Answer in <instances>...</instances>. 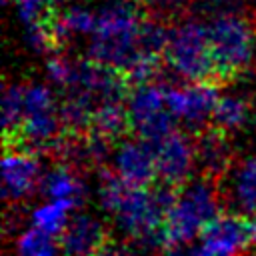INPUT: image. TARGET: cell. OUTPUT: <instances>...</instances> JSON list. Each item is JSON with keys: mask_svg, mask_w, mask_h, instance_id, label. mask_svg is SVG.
I'll return each instance as SVG.
<instances>
[{"mask_svg": "<svg viewBox=\"0 0 256 256\" xmlns=\"http://www.w3.org/2000/svg\"><path fill=\"white\" fill-rule=\"evenodd\" d=\"M38 188L48 200H66L76 206L82 202L84 196L82 180L68 166H56L42 174Z\"/></svg>", "mask_w": 256, "mask_h": 256, "instance_id": "obj_14", "label": "cell"}, {"mask_svg": "<svg viewBox=\"0 0 256 256\" xmlns=\"http://www.w3.org/2000/svg\"><path fill=\"white\" fill-rule=\"evenodd\" d=\"M114 172L130 186H152L158 178L154 146L142 138H126L114 154Z\"/></svg>", "mask_w": 256, "mask_h": 256, "instance_id": "obj_9", "label": "cell"}, {"mask_svg": "<svg viewBox=\"0 0 256 256\" xmlns=\"http://www.w3.org/2000/svg\"><path fill=\"white\" fill-rule=\"evenodd\" d=\"M166 90V84L146 82L134 86V90L128 92V112L132 130L138 134V138L150 144L160 142L164 136L176 130V118L168 108Z\"/></svg>", "mask_w": 256, "mask_h": 256, "instance_id": "obj_5", "label": "cell"}, {"mask_svg": "<svg viewBox=\"0 0 256 256\" xmlns=\"http://www.w3.org/2000/svg\"><path fill=\"white\" fill-rule=\"evenodd\" d=\"M76 208V204L66 202V200H48L46 204H40L34 208L30 220L32 226L50 234V236H60L70 222V212Z\"/></svg>", "mask_w": 256, "mask_h": 256, "instance_id": "obj_15", "label": "cell"}, {"mask_svg": "<svg viewBox=\"0 0 256 256\" xmlns=\"http://www.w3.org/2000/svg\"><path fill=\"white\" fill-rule=\"evenodd\" d=\"M14 256H62V252L56 236L32 226L14 240Z\"/></svg>", "mask_w": 256, "mask_h": 256, "instance_id": "obj_17", "label": "cell"}, {"mask_svg": "<svg viewBox=\"0 0 256 256\" xmlns=\"http://www.w3.org/2000/svg\"><path fill=\"white\" fill-rule=\"evenodd\" d=\"M40 178L38 154L16 146H6L2 158V184L6 200H20L28 196L40 184Z\"/></svg>", "mask_w": 256, "mask_h": 256, "instance_id": "obj_10", "label": "cell"}, {"mask_svg": "<svg viewBox=\"0 0 256 256\" xmlns=\"http://www.w3.org/2000/svg\"><path fill=\"white\" fill-rule=\"evenodd\" d=\"M46 70H48V76L54 84L62 86V88H68L74 80V74H76V64H72L70 60L54 54L48 58L46 62Z\"/></svg>", "mask_w": 256, "mask_h": 256, "instance_id": "obj_21", "label": "cell"}, {"mask_svg": "<svg viewBox=\"0 0 256 256\" xmlns=\"http://www.w3.org/2000/svg\"><path fill=\"white\" fill-rule=\"evenodd\" d=\"M130 130H132V124H130V112H128V98L102 102L94 110L88 126V132H94L106 138L108 142L122 140Z\"/></svg>", "mask_w": 256, "mask_h": 256, "instance_id": "obj_13", "label": "cell"}, {"mask_svg": "<svg viewBox=\"0 0 256 256\" xmlns=\"http://www.w3.org/2000/svg\"><path fill=\"white\" fill-rule=\"evenodd\" d=\"M216 82H190L188 86H168L166 100L176 120L190 128H200L214 112L218 102Z\"/></svg>", "mask_w": 256, "mask_h": 256, "instance_id": "obj_8", "label": "cell"}, {"mask_svg": "<svg viewBox=\"0 0 256 256\" xmlns=\"http://www.w3.org/2000/svg\"><path fill=\"white\" fill-rule=\"evenodd\" d=\"M58 242L62 256H98L106 246L108 236L96 218L88 214H76L58 236Z\"/></svg>", "mask_w": 256, "mask_h": 256, "instance_id": "obj_11", "label": "cell"}, {"mask_svg": "<svg viewBox=\"0 0 256 256\" xmlns=\"http://www.w3.org/2000/svg\"><path fill=\"white\" fill-rule=\"evenodd\" d=\"M154 156H156V172L158 180L182 188L196 164V146L194 140H190L184 132L172 130L168 136H164L160 142L152 144Z\"/></svg>", "mask_w": 256, "mask_h": 256, "instance_id": "obj_6", "label": "cell"}, {"mask_svg": "<svg viewBox=\"0 0 256 256\" xmlns=\"http://www.w3.org/2000/svg\"><path fill=\"white\" fill-rule=\"evenodd\" d=\"M248 118V102L242 100L240 96H222L218 98L214 112H212V120L214 126L222 128L224 132L228 130H236L240 128Z\"/></svg>", "mask_w": 256, "mask_h": 256, "instance_id": "obj_18", "label": "cell"}, {"mask_svg": "<svg viewBox=\"0 0 256 256\" xmlns=\"http://www.w3.org/2000/svg\"><path fill=\"white\" fill-rule=\"evenodd\" d=\"M138 4H154V2H160V0H136Z\"/></svg>", "mask_w": 256, "mask_h": 256, "instance_id": "obj_24", "label": "cell"}, {"mask_svg": "<svg viewBox=\"0 0 256 256\" xmlns=\"http://www.w3.org/2000/svg\"><path fill=\"white\" fill-rule=\"evenodd\" d=\"M200 246L214 256H236L252 246V216L216 214L202 228Z\"/></svg>", "mask_w": 256, "mask_h": 256, "instance_id": "obj_7", "label": "cell"}, {"mask_svg": "<svg viewBox=\"0 0 256 256\" xmlns=\"http://www.w3.org/2000/svg\"><path fill=\"white\" fill-rule=\"evenodd\" d=\"M162 256H214L208 250H204L202 246H188V244H180V246H170L164 248Z\"/></svg>", "mask_w": 256, "mask_h": 256, "instance_id": "obj_22", "label": "cell"}, {"mask_svg": "<svg viewBox=\"0 0 256 256\" xmlns=\"http://www.w3.org/2000/svg\"><path fill=\"white\" fill-rule=\"evenodd\" d=\"M164 58L170 68L188 82H216L208 26L198 20H184L170 28Z\"/></svg>", "mask_w": 256, "mask_h": 256, "instance_id": "obj_4", "label": "cell"}, {"mask_svg": "<svg viewBox=\"0 0 256 256\" xmlns=\"http://www.w3.org/2000/svg\"><path fill=\"white\" fill-rule=\"evenodd\" d=\"M232 198L246 216H256V158H248L236 168Z\"/></svg>", "mask_w": 256, "mask_h": 256, "instance_id": "obj_16", "label": "cell"}, {"mask_svg": "<svg viewBox=\"0 0 256 256\" xmlns=\"http://www.w3.org/2000/svg\"><path fill=\"white\" fill-rule=\"evenodd\" d=\"M48 2H50V4H52V2H56V0H48Z\"/></svg>", "mask_w": 256, "mask_h": 256, "instance_id": "obj_25", "label": "cell"}, {"mask_svg": "<svg viewBox=\"0 0 256 256\" xmlns=\"http://www.w3.org/2000/svg\"><path fill=\"white\" fill-rule=\"evenodd\" d=\"M24 114V84L6 86L2 96V124L4 138H10L18 132Z\"/></svg>", "mask_w": 256, "mask_h": 256, "instance_id": "obj_19", "label": "cell"}, {"mask_svg": "<svg viewBox=\"0 0 256 256\" xmlns=\"http://www.w3.org/2000/svg\"><path fill=\"white\" fill-rule=\"evenodd\" d=\"M206 26L216 68V82L222 84L238 76L250 64L256 32L252 22L236 12H222Z\"/></svg>", "mask_w": 256, "mask_h": 256, "instance_id": "obj_3", "label": "cell"}, {"mask_svg": "<svg viewBox=\"0 0 256 256\" xmlns=\"http://www.w3.org/2000/svg\"><path fill=\"white\" fill-rule=\"evenodd\" d=\"M180 188L164 182L130 186L116 172H102L100 202L116 226L146 248H166L164 222Z\"/></svg>", "mask_w": 256, "mask_h": 256, "instance_id": "obj_1", "label": "cell"}, {"mask_svg": "<svg viewBox=\"0 0 256 256\" xmlns=\"http://www.w3.org/2000/svg\"><path fill=\"white\" fill-rule=\"evenodd\" d=\"M218 214V192L214 180L202 178L196 182H186L166 214L164 240L166 248L190 244L202 228Z\"/></svg>", "mask_w": 256, "mask_h": 256, "instance_id": "obj_2", "label": "cell"}, {"mask_svg": "<svg viewBox=\"0 0 256 256\" xmlns=\"http://www.w3.org/2000/svg\"><path fill=\"white\" fill-rule=\"evenodd\" d=\"M62 40L72 34H92L96 28V14L82 6H72L62 14H56Z\"/></svg>", "mask_w": 256, "mask_h": 256, "instance_id": "obj_20", "label": "cell"}, {"mask_svg": "<svg viewBox=\"0 0 256 256\" xmlns=\"http://www.w3.org/2000/svg\"><path fill=\"white\" fill-rule=\"evenodd\" d=\"M194 146H196V164L204 170L206 178L216 180L228 170L232 150L226 132L222 128L218 126L202 128L194 138Z\"/></svg>", "mask_w": 256, "mask_h": 256, "instance_id": "obj_12", "label": "cell"}, {"mask_svg": "<svg viewBox=\"0 0 256 256\" xmlns=\"http://www.w3.org/2000/svg\"><path fill=\"white\" fill-rule=\"evenodd\" d=\"M98 256H140V254H138L132 246H128V244L108 240V242H106V246L100 250V254H98Z\"/></svg>", "mask_w": 256, "mask_h": 256, "instance_id": "obj_23", "label": "cell"}]
</instances>
